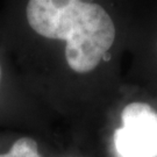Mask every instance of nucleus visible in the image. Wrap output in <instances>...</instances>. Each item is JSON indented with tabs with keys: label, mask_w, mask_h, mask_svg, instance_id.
Wrapping results in <instances>:
<instances>
[{
	"label": "nucleus",
	"mask_w": 157,
	"mask_h": 157,
	"mask_svg": "<svg viewBox=\"0 0 157 157\" xmlns=\"http://www.w3.org/2000/svg\"><path fill=\"white\" fill-rule=\"evenodd\" d=\"M122 127L114 133L120 157H157V112L146 102H130L121 112Z\"/></svg>",
	"instance_id": "f03ea898"
},
{
	"label": "nucleus",
	"mask_w": 157,
	"mask_h": 157,
	"mask_svg": "<svg viewBox=\"0 0 157 157\" xmlns=\"http://www.w3.org/2000/svg\"><path fill=\"white\" fill-rule=\"evenodd\" d=\"M0 79H1V67H0Z\"/></svg>",
	"instance_id": "20e7f679"
},
{
	"label": "nucleus",
	"mask_w": 157,
	"mask_h": 157,
	"mask_svg": "<svg viewBox=\"0 0 157 157\" xmlns=\"http://www.w3.org/2000/svg\"><path fill=\"white\" fill-rule=\"evenodd\" d=\"M26 17L35 33L63 40L65 59L78 73L92 71L112 47L115 27L100 5L83 0H29Z\"/></svg>",
	"instance_id": "f257e3e1"
},
{
	"label": "nucleus",
	"mask_w": 157,
	"mask_h": 157,
	"mask_svg": "<svg viewBox=\"0 0 157 157\" xmlns=\"http://www.w3.org/2000/svg\"><path fill=\"white\" fill-rule=\"evenodd\" d=\"M0 157H42L39 152L37 142L32 137H20L6 154H1Z\"/></svg>",
	"instance_id": "7ed1b4c3"
}]
</instances>
